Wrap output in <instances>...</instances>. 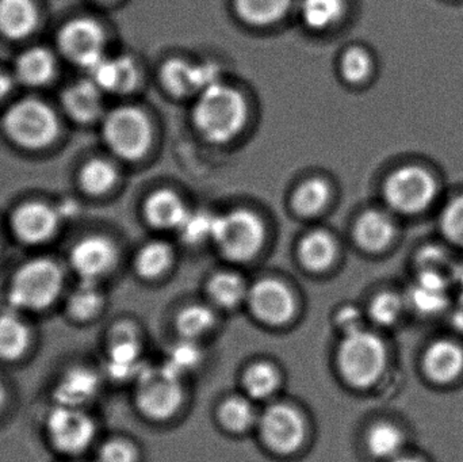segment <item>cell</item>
I'll use <instances>...</instances> for the list:
<instances>
[{
    "mask_svg": "<svg viewBox=\"0 0 463 462\" xmlns=\"http://www.w3.org/2000/svg\"><path fill=\"white\" fill-rule=\"evenodd\" d=\"M259 433L269 449L288 455L304 442V420L293 407L274 404L259 418Z\"/></svg>",
    "mask_w": 463,
    "mask_h": 462,
    "instance_id": "9",
    "label": "cell"
},
{
    "mask_svg": "<svg viewBox=\"0 0 463 462\" xmlns=\"http://www.w3.org/2000/svg\"><path fill=\"white\" fill-rule=\"evenodd\" d=\"M299 259L313 271L324 270L331 265L336 254L334 239L324 231H313L299 244Z\"/></svg>",
    "mask_w": 463,
    "mask_h": 462,
    "instance_id": "24",
    "label": "cell"
},
{
    "mask_svg": "<svg viewBox=\"0 0 463 462\" xmlns=\"http://www.w3.org/2000/svg\"><path fill=\"white\" fill-rule=\"evenodd\" d=\"M394 238V224L388 214L381 211H367L355 225V239L367 251H381Z\"/></svg>",
    "mask_w": 463,
    "mask_h": 462,
    "instance_id": "20",
    "label": "cell"
},
{
    "mask_svg": "<svg viewBox=\"0 0 463 462\" xmlns=\"http://www.w3.org/2000/svg\"><path fill=\"white\" fill-rule=\"evenodd\" d=\"M11 81L5 73L0 72V100L10 91Z\"/></svg>",
    "mask_w": 463,
    "mask_h": 462,
    "instance_id": "46",
    "label": "cell"
},
{
    "mask_svg": "<svg viewBox=\"0 0 463 462\" xmlns=\"http://www.w3.org/2000/svg\"><path fill=\"white\" fill-rule=\"evenodd\" d=\"M214 222H216V216H212L208 212H189L179 225L178 231L181 238L187 244L195 246L212 238Z\"/></svg>",
    "mask_w": 463,
    "mask_h": 462,
    "instance_id": "37",
    "label": "cell"
},
{
    "mask_svg": "<svg viewBox=\"0 0 463 462\" xmlns=\"http://www.w3.org/2000/svg\"><path fill=\"white\" fill-rule=\"evenodd\" d=\"M98 388L99 380L94 372L86 368L71 369L57 384L54 399L59 406L79 409L97 395Z\"/></svg>",
    "mask_w": 463,
    "mask_h": 462,
    "instance_id": "19",
    "label": "cell"
},
{
    "mask_svg": "<svg viewBox=\"0 0 463 462\" xmlns=\"http://www.w3.org/2000/svg\"><path fill=\"white\" fill-rule=\"evenodd\" d=\"M92 81L105 91L124 94L137 83V68L128 57L108 59L103 56L94 67L90 68Z\"/></svg>",
    "mask_w": 463,
    "mask_h": 462,
    "instance_id": "17",
    "label": "cell"
},
{
    "mask_svg": "<svg viewBox=\"0 0 463 462\" xmlns=\"http://www.w3.org/2000/svg\"><path fill=\"white\" fill-rule=\"evenodd\" d=\"M458 279H459V285H461L462 295H463V268L461 269V271H459Z\"/></svg>",
    "mask_w": 463,
    "mask_h": 462,
    "instance_id": "49",
    "label": "cell"
},
{
    "mask_svg": "<svg viewBox=\"0 0 463 462\" xmlns=\"http://www.w3.org/2000/svg\"><path fill=\"white\" fill-rule=\"evenodd\" d=\"M5 127L19 146L41 148L54 140L59 129L51 108L38 100H22L5 114Z\"/></svg>",
    "mask_w": 463,
    "mask_h": 462,
    "instance_id": "6",
    "label": "cell"
},
{
    "mask_svg": "<svg viewBox=\"0 0 463 462\" xmlns=\"http://www.w3.org/2000/svg\"><path fill=\"white\" fill-rule=\"evenodd\" d=\"M200 360V350H198V347L195 346L192 341H187L184 342V344H178L171 349L167 363H165V366L171 373L181 377L182 374L186 373L187 371L197 366Z\"/></svg>",
    "mask_w": 463,
    "mask_h": 462,
    "instance_id": "40",
    "label": "cell"
},
{
    "mask_svg": "<svg viewBox=\"0 0 463 462\" xmlns=\"http://www.w3.org/2000/svg\"><path fill=\"white\" fill-rule=\"evenodd\" d=\"M214 325V314L211 308L203 306H192L184 308L176 319L179 334L187 341L200 338L208 333Z\"/></svg>",
    "mask_w": 463,
    "mask_h": 462,
    "instance_id": "36",
    "label": "cell"
},
{
    "mask_svg": "<svg viewBox=\"0 0 463 462\" xmlns=\"http://www.w3.org/2000/svg\"><path fill=\"white\" fill-rule=\"evenodd\" d=\"M100 462H133L135 450L128 442L113 439L106 442L99 452Z\"/></svg>",
    "mask_w": 463,
    "mask_h": 462,
    "instance_id": "44",
    "label": "cell"
},
{
    "mask_svg": "<svg viewBox=\"0 0 463 462\" xmlns=\"http://www.w3.org/2000/svg\"><path fill=\"white\" fill-rule=\"evenodd\" d=\"M59 219L56 212L46 203H24L14 214L13 227L16 236L24 243H43L56 231Z\"/></svg>",
    "mask_w": 463,
    "mask_h": 462,
    "instance_id": "15",
    "label": "cell"
},
{
    "mask_svg": "<svg viewBox=\"0 0 463 462\" xmlns=\"http://www.w3.org/2000/svg\"><path fill=\"white\" fill-rule=\"evenodd\" d=\"M138 409L146 417L165 420L173 417L182 403V387L179 377L171 373L165 365L162 368L143 366L137 376Z\"/></svg>",
    "mask_w": 463,
    "mask_h": 462,
    "instance_id": "5",
    "label": "cell"
},
{
    "mask_svg": "<svg viewBox=\"0 0 463 462\" xmlns=\"http://www.w3.org/2000/svg\"><path fill=\"white\" fill-rule=\"evenodd\" d=\"M103 136L114 154L124 159H137L151 143V125L143 111L124 106L106 117Z\"/></svg>",
    "mask_w": 463,
    "mask_h": 462,
    "instance_id": "7",
    "label": "cell"
},
{
    "mask_svg": "<svg viewBox=\"0 0 463 462\" xmlns=\"http://www.w3.org/2000/svg\"><path fill=\"white\" fill-rule=\"evenodd\" d=\"M209 295L217 306L222 308H233L239 306L245 297L248 290L239 274H216L209 282Z\"/></svg>",
    "mask_w": 463,
    "mask_h": 462,
    "instance_id": "28",
    "label": "cell"
},
{
    "mask_svg": "<svg viewBox=\"0 0 463 462\" xmlns=\"http://www.w3.org/2000/svg\"><path fill=\"white\" fill-rule=\"evenodd\" d=\"M171 249L163 241L146 244L136 258V269L144 278H156L171 263Z\"/></svg>",
    "mask_w": 463,
    "mask_h": 462,
    "instance_id": "32",
    "label": "cell"
},
{
    "mask_svg": "<svg viewBox=\"0 0 463 462\" xmlns=\"http://www.w3.org/2000/svg\"><path fill=\"white\" fill-rule=\"evenodd\" d=\"M440 225L451 241L463 246V195L449 203L443 212Z\"/></svg>",
    "mask_w": 463,
    "mask_h": 462,
    "instance_id": "42",
    "label": "cell"
},
{
    "mask_svg": "<svg viewBox=\"0 0 463 462\" xmlns=\"http://www.w3.org/2000/svg\"><path fill=\"white\" fill-rule=\"evenodd\" d=\"M16 72L24 83L40 86L54 75V59L43 48L24 52L16 62Z\"/></svg>",
    "mask_w": 463,
    "mask_h": 462,
    "instance_id": "25",
    "label": "cell"
},
{
    "mask_svg": "<svg viewBox=\"0 0 463 462\" xmlns=\"http://www.w3.org/2000/svg\"><path fill=\"white\" fill-rule=\"evenodd\" d=\"M361 320V314H359L358 309L353 308V306L343 308L336 317L337 325L342 328L345 335L362 330Z\"/></svg>",
    "mask_w": 463,
    "mask_h": 462,
    "instance_id": "45",
    "label": "cell"
},
{
    "mask_svg": "<svg viewBox=\"0 0 463 462\" xmlns=\"http://www.w3.org/2000/svg\"><path fill=\"white\" fill-rule=\"evenodd\" d=\"M102 306V295L95 281L83 279L70 300V311L78 319H89Z\"/></svg>",
    "mask_w": 463,
    "mask_h": 462,
    "instance_id": "38",
    "label": "cell"
},
{
    "mask_svg": "<svg viewBox=\"0 0 463 462\" xmlns=\"http://www.w3.org/2000/svg\"><path fill=\"white\" fill-rule=\"evenodd\" d=\"M404 309V301L394 293H383L373 300L370 316L381 325H391L399 320Z\"/></svg>",
    "mask_w": 463,
    "mask_h": 462,
    "instance_id": "39",
    "label": "cell"
},
{
    "mask_svg": "<svg viewBox=\"0 0 463 462\" xmlns=\"http://www.w3.org/2000/svg\"><path fill=\"white\" fill-rule=\"evenodd\" d=\"M247 116L244 98L231 87L214 84L201 92L194 110L197 129L213 143H227L241 130Z\"/></svg>",
    "mask_w": 463,
    "mask_h": 462,
    "instance_id": "1",
    "label": "cell"
},
{
    "mask_svg": "<svg viewBox=\"0 0 463 462\" xmlns=\"http://www.w3.org/2000/svg\"><path fill=\"white\" fill-rule=\"evenodd\" d=\"M59 45L68 59L90 70L103 57L102 29L92 19H73L60 32Z\"/></svg>",
    "mask_w": 463,
    "mask_h": 462,
    "instance_id": "11",
    "label": "cell"
},
{
    "mask_svg": "<svg viewBox=\"0 0 463 462\" xmlns=\"http://www.w3.org/2000/svg\"><path fill=\"white\" fill-rule=\"evenodd\" d=\"M220 420L228 430L241 433L255 422V410L247 399L232 396L222 404Z\"/></svg>",
    "mask_w": 463,
    "mask_h": 462,
    "instance_id": "34",
    "label": "cell"
},
{
    "mask_svg": "<svg viewBox=\"0 0 463 462\" xmlns=\"http://www.w3.org/2000/svg\"><path fill=\"white\" fill-rule=\"evenodd\" d=\"M186 206L181 198L170 190H159L154 193L146 203V217L149 224L160 230L176 228L187 216Z\"/></svg>",
    "mask_w": 463,
    "mask_h": 462,
    "instance_id": "21",
    "label": "cell"
},
{
    "mask_svg": "<svg viewBox=\"0 0 463 462\" xmlns=\"http://www.w3.org/2000/svg\"><path fill=\"white\" fill-rule=\"evenodd\" d=\"M212 239L225 258L244 262L255 257L263 244V222L250 211L230 212L216 217Z\"/></svg>",
    "mask_w": 463,
    "mask_h": 462,
    "instance_id": "4",
    "label": "cell"
},
{
    "mask_svg": "<svg viewBox=\"0 0 463 462\" xmlns=\"http://www.w3.org/2000/svg\"><path fill=\"white\" fill-rule=\"evenodd\" d=\"M345 10L343 0H302L301 16L307 26L321 30L339 21Z\"/></svg>",
    "mask_w": 463,
    "mask_h": 462,
    "instance_id": "29",
    "label": "cell"
},
{
    "mask_svg": "<svg viewBox=\"0 0 463 462\" xmlns=\"http://www.w3.org/2000/svg\"><path fill=\"white\" fill-rule=\"evenodd\" d=\"M393 462H420V461L413 460V458H397V460H394Z\"/></svg>",
    "mask_w": 463,
    "mask_h": 462,
    "instance_id": "47",
    "label": "cell"
},
{
    "mask_svg": "<svg viewBox=\"0 0 463 462\" xmlns=\"http://www.w3.org/2000/svg\"><path fill=\"white\" fill-rule=\"evenodd\" d=\"M219 76V68L211 62L194 65L181 59L168 60L162 70L163 83L170 92L179 97L205 91L220 83Z\"/></svg>",
    "mask_w": 463,
    "mask_h": 462,
    "instance_id": "13",
    "label": "cell"
},
{
    "mask_svg": "<svg viewBox=\"0 0 463 462\" xmlns=\"http://www.w3.org/2000/svg\"><path fill=\"white\" fill-rule=\"evenodd\" d=\"M116 181V168L102 159L90 160L80 173L81 186L90 194H103L113 187Z\"/></svg>",
    "mask_w": 463,
    "mask_h": 462,
    "instance_id": "35",
    "label": "cell"
},
{
    "mask_svg": "<svg viewBox=\"0 0 463 462\" xmlns=\"http://www.w3.org/2000/svg\"><path fill=\"white\" fill-rule=\"evenodd\" d=\"M65 108L79 122L94 121L102 111V95L94 81L84 80L71 86L64 92Z\"/></svg>",
    "mask_w": 463,
    "mask_h": 462,
    "instance_id": "22",
    "label": "cell"
},
{
    "mask_svg": "<svg viewBox=\"0 0 463 462\" xmlns=\"http://www.w3.org/2000/svg\"><path fill=\"white\" fill-rule=\"evenodd\" d=\"M290 5L291 0H234L241 19L258 26L274 24L288 13Z\"/></svg>",
    "mask_w": 463,
    "mask_h": 462,
    "instance_id": "26",
    "label": "cell"
},
{
    "mask_svg": "<svg viewBox=\"0 0 463 462\" xmlns=\"http://www.w3.org/2000/svg\"><path fill=\"white\" fill-rule=\"evenodd\" d=\"M37 24L32 0H0V32L10 38L26 37Z\"/></svg>",
    "mask_w": 463,
    "mask_h": 462,
    "instance_id": "23",
    "label": "cell"
},
{
    "mask_svg": "<svg viewBox=\"0 0 463 462\" xmlns=\"http://www.w3.org/2000/svg\"><path fill=\"white\" fill-rule=\"evenodd\" d=\"M437 184L431 174L420 167H402L394 171L385 184V197L397 211L416 213L431 203Z\"/></svg>",
    "mask_w": 463,
    "mask_h": 462,
    "instance_id": "8",
    "label": "cell"
},
{
    "mask_svg": "<svg viewBox=\"0 0 463 462\" xmlns=\"http://www.w3.org/2000/svg\"><path fill=\"white\" fill-rule=\"evenodd\" d=\"M3 401H5V391H3L2 385H0V407H2Z\"/></svg>",
    "mask_w": 463,
    "mask_h": 462,
    "instance_id": "48",
    "label": "cell"
},
{
    "mask_svg": "<svg viewBox=\"0 0 463 462\" xmlns=\"http://www.w3.org/2000/svg\"><path fill=\"white\" fill-rule=\"evenodd\" d=\"M337 363L348 384L367 388L377 382L385 371L386 349L374 334L355 331L347 334L340 344Z\"/></svg>",
    "mask_w": 463,
    "mask_h": 462,
    "instance_id": "2",
    "label": "cell"
},
{
    "mask_svg": "<svg viewBox=\"0 0 463 462\" xmlns=\"http://www.w3.org/2000/svg\"><path fill=\"white\" fill-rule=\"evenodd\" d=\"M279 376L274 366L266 363H253L245 372L242 384L245 392L256 401H263L269 398L277 390Z\"/></svg>",
    "mask_w": 463,
    "mask_h": 462,
    "instance_id": "30",
    "label": "cell"
},
{
    "mask_svg": "<svg viewBox=\"0 0 463 462\" xmlns=\"http://www.w3.org/2000/svg\"><path fill=\"white\" fill-rule=\"evenodd\" d=\"M424 369L430 379L448 384L459 376L463 369V353L450 341L435 342L424 355Z\"/></svg>",
    "mask_w": 463,
    "mask_h": 462,
    "instance_id": "18",
    "label": "cell"
},
{
    "mask_svg": "<svg viewBox=\"0 0 463 462\" xmlns=\"http://www.w3.org/2000/svg\"><path fill=\"white\" fill-rule=\"evenodd\" d=\"M252 314L267 325H285L296 312V301L288 288L274 278L256 282L247 295Z\"/></svg>",
    "mask_w": 463,
    "mask_h": 462,
    "instance_id": "12",
    "label": "cell"
},
{
    "mask_svg": "<svg viewBox=\"0 0 463 462\" xmlns=\"http://www.w3.org/2000/svg\"><path fill=\"white\" fill-rule=\"evenodd\" d=\"M419 265L423 270L421 273H434L442 276V270L448 269L449 266L448 254L438 247H427L419 255Z\"/></svg>",
    "mask_w": 463,
    "mask_h": 462,
    "instance_id": "43",
    "label": "cell"
},
{
    "mask_svg": "<svg viewBox=\"0 0 463 462\" xmlns=\"http://www.w3.org/2000/svg\"><path fill=\"white\" fill-rule=\"evenodd\" d=\"M48 433L57 449L64 453H79L89 447L95 429L91 418L80 409L57 406L49 414Z\"/></svg>",
    "mask_w": 463,
    "mask_h": 462,
    "instance_id": "10",
    "label": "cell"
},
{
    "mask_svg": "<svg viewBox=\"0 0 463 462\" xmlns=\"http://www.w3.org/2000/svg\"><path fill=\"white\" fill-rule=\"evenodd\" d=\"M106 368L117 380L137 376L143 368L138 361V344L132 325H121L114 330Z\"/></svg>",
    "mask_w": 463,
    "mask_h": 462,
    "instance_id": "16",
    "label": "cell"
},
{
    "mask_svg": "<svg viewBox=\"0 0 463 462\" xmlns=\"http://www.w3.org/2000/svg\"><path fill=\"white\" fill-rule=\"evenodd\" d=\"M329 197L328 184L318 178L304 182L293 195V206L298 213L309 216L323 209Z\"/></svg>",
    "mask_w": 463,
    "mask_h": 462,
    "instance_id": "33",
    "label": "cell"
},
{
    "mask_svg": "<svg viewBox=\"0 0 463 462\" xmlns=\"http://www.w3.org/2000/svg\"><path fill=\"white\" fill-rule=\"evenodd\" d=\"M29 331L14 312L0 315V357L15 360L26 350Z\"/></svg>",
    "mask_w": 463,
    "mask_h": 462,
    "instance_id": "27",
    "label": "cell"
},
{
    "mask_svg": "<svg viewBox=\"0 0 463 462\" xmlns=\"http://www.w3.org/2000/svg\"><path fill=\"white\" fill-rule=\"evenodd\" d=\"M372 61H370L369 54L361 48H351L345 52L342 60L343 76L348 81L364 80L369 75Z\"/></svg>",
    "mask_w": 463,
    "mask_h": 462,
    "instance_id": "41",
    "label": "cell"
},
{
    "mask_svg": "<svg viewBox=\"0 0 463 462\" xmlns=\"http://www.w3.org/2000/svg\"><path fill=\"white\" fill-rule=\"evenodd\" d=\"M116 262L113 243L102 236H89L79 241L71 252V263L76 273L87 281H97Z\"/></svg>",
    "mask_w": 463,
    "mask_h": 462,
    "instance_id": "14",
    "label": "cell"
},
{
    "mask_svg": "<svg viewBox=\"0 0 463 462\" xmlns=\"http://www.w3.org/2000/svg\"><path fill=\"white\" fill-rule=\"evenodd\" d=\"M404 438L402 431L391 423H378L367 434L369 452L377 458L396 457L402 450Z\"/></svg>",
    "mask_w": 463,
    "mask_h": 462,
    "instance_id": "31",
    "label": "cell"
},
{
    "mask_svg": "<svg viewBox=\"0 0 463 462\" xmlns=\"http://www.w3.org/2000/svg\"><path fill=\"white\" fill-rule=\"evenodd\" d=\"M61 271L48 259H34L22 266L11 282L8 301L14 309L46 308L61 289Z\"/></svg>",
    "mask_w": 463,
    "mask_h": 462,
    "instance_id": "3",
    "label": "cell"
}]
</instances>
